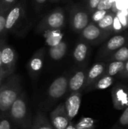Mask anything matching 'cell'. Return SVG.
I'll list each match as a JSON object with an SVG mask.
<instances>
[{
    "instance_id": "obj_1",
    "label": "cell",
    "mask_w": 128,
    "mask_h": 129,
    "mask_svg": "<svg viewBox=\"0 0 128 129\" xmlns=\"http://www.w3.org/2000/svg\"><path fill=\"white\" fill-rule=\"evenodd\" d=\"M21 93L22 85L20 76L13 73L6 77L0 85V111L8 112Z\"/></svg>"
},
{
    "instance_id": "obj_2",
    "label": "cell",
    "mask_w": 128,
    "mask_h": 129,
    "mask_svg": "<svg viewBox=\"0 0 128 129\" xmlns=\"http://www.w3.org/2000/svg\"><path fill=\"white\" fill-rule=\"evenodd\" d=\"M7 113L12 122L17 127L20 129H31L32 119L25 92L22 91Z\"/></svg>"
},
{
    "instance_id": "obj_3",
    "label": "cell",
    "mask_w": 128,
    "mask_h": 129,
    "mask_svg": "<svg viewBox=\"0 0 128 129\" xmlns=\"http://www.w3.org/2000/svg\"><path fill=\"white\" fill-rule=\"evenodd\" d=\"M66 24V14L64 10L57 8L45 16L36 26V31L45 33L53 30H61Z\"/></svg>"
},
{
    "instance_id": "obj_4",
    "label": "cell",
    "mask_w": 128,
    "mask_h": 129,
    "mask_svg": "<svg viewBox=\"0 0 128 129\" xmlns=\"http://www.w3.org/2000/svg\"><path fill=\"white\" fill-rule=\"evenodd\" d=\"M128 42V33H117L108 38L102 45L97 55V61H105L112 54Z\"/></svg>"
},
{
    "instance_id": "obj_5",
    "label": "cell",
    "mask_w": 128,
    "mask_h": 129,
    "mask_svg": "<svg viewBox=\"0 0 128 129\" xmlns=\"http://www.w3.org/2000/svg\"><path fill=\"white\" fill-rule=\"evenodd\" d=\"M69 73H64L53 80L47 91V101L50 103H54L66 94H69Z\"/></svg>"
},
{
    "instance_id": "obj_6",
    "label": "cell",
    "mask_w": 128,
    "mask_h": 129,
    "mask_svg": "<svg viewBox=\"0 0 128 129\" xmlns=\"http://www.w3.org/2000/svg\"><path fill=\"white\" fill-rule=\"evenodd\" d=\"M69 22L71 29L80 33L91 22L90 13L78 5H73L69 10Z\"/></svg>"
},
{
    "instance_id": "obj_7",
    "label": "cell",
    "mask_w": 128,
    "mask_h": 129,
    "mask_svg": "<svg viewBox=\"0 0 128 129\" xmlns=\"http://www.w3.org/2000/svg\"><path fill=\"white\" fill-rule=\"evenodd\" d=\"M81 40L88 43L90 45H97L104 42L111 34L100 29L96 23L90 22L89 24L80 33Z\"/></svg>"
},
{
    "instance_id": "obj_8",
    "label": "cell",
    "mask_w": 128,
    "mask_h": 129,
    "mask_svg": "<svg viewBox=\"0 0 128 129\" xmlns=\"http://www.w3.org/2000/svg\"><path fill=\"white\" fill-rule=\"evenodd\" d=\"M45 54L46 48H41L33 54V55L31 57V58L27 63V71L31 79L33 82H35L38 79L43 70Z\"/></svg>"
},
{
    "instance_id": "obj_9",
    "label": "cell",
    "mask_w": 128,
    "mask_h": 129,
    "mask_svg": "<svg viewBox=\"0 0 128 129\" xmlns=\"http://www.w3.org/2000/svg\"><path fill=\"white\" fill-rule=\"evenodd\" d=\"M1 60L2 70L5 76L8 77V76L14 73L17 60V54L15 49L12 46L8 45L6 42L4 43L2 48Z\"/></svg>"
},
{
    "instance_id": "obj_10",
    "label": "cell",
    "mask_w": 128,
    "mask_h": 129,
    "mask_svg": "<svg viewBox=\"0 0 128 129\" xmlns=\"http://www.w3.org/2000/svg\"><path fill=\"white\" fill-rule=\"evenodd\" d=\"M88 69L86 67H79L69 78V94L73 92H81L84 90Z\"/></svg>"
},
{
    "instance_id": "obj_11",
    "label": "cell",
    "mask_w": 128,
    "mask_h": 129,
    "mask_svg": "<svg viewBox=\"0 0 128 129\" xmlns=\"http://www.w3.org/2000/svg\"><path fill=\"white\" fill-rule=\"evenodd\" d=\"M91 54V45L83 40L79 41L75 46L72 58L79 67H86Z\"/></svg>"
},
{
    "instance_id": "obj_12",
    "label": "cell",
    "mask_w": 128,
    "mask_h": 129,
    "mask_svg": "<svg viewBox=\"0 0 128 129\" xmlns=\"http://www.w3.org/2000/svg\"><path fill=\"white\" fill-rule=\"evenodd\" d=\"M50 122L54 129H65L71 122L66 114L64 104H59L50 114Z\"/></svg>"
},
{
    "instance_id": "obj_13",
    "label": "cell",
    "mask_w": 128,
    "mask_h": 129,
    "mask_svg": "<svg viewBox=\"0 0 128 129\" xmlns=\"http://www.w3.org/2000/svg\"><path fill=\"white\" fill-rule=\"evenodd\" d=\"M112 100L114 107L118 110H124L128 107V87L118 85L112 90Z\"/></svg>"
},
{
    "instance_id": "obj_14",
    "label": "cell",
    "mask_w": 128,
    "mask_h": 129,
    "mask_svg": "<svg viewBox=\"0 0 128 129\" xmlns=\"http://www.w3.org/2000/svg\"><path fill=\"white\" fill-rule=\"evenodd\" d=\"M24 14L23 7L20 3L13 5L7 12L5 20V33L11 31L19 23Z\"/></svg>"
},
{
    "instance_id": "obj_15",
    "label": "cell",
    "mask_w": 128,
    "mask_h": 129,
    "mask_svg": "<svg viewBox=\"0 0 128 129\" xmlns=\"http://www.w3.org/2000/svg\"><path fill=\"white\" fill-rule=\"evenodd\" d=\"M66 114L72 122L78 115L81 104V92H73L69 94L66 101L63 103Z\"/></svg>"
},
{
    "instance_id": "obj_16",
    "label": "cell",
    "mask_w": 128,
    "mask_h": 129,
    "mask_svg": "<svg viewBox=\"0 0 128 129\" xmlns=\"http://www.w3.org/2000/svg\"><path fill=\"white\" fill-rule=\"evenodd\" d=\"M107 63L105 61H97L94 63L87 71L84 90L96 82L100 78L104 76Z\"/></svg>"
},
{
    "instance_id": "obj_17",
    "label": "cell",
    "mask_w": 128,
    "mask_h": 129,
    "mask_svg": "<svg viewBox=\"0 0 128 129\" xmlns=\"http://www.w3.org/2000/svg\"><path fill=\"white\" fill-rule=\"evenodd\" d=\"M68 51V44L66 41H61L58 45L49 47L48 49V54L49 57L54 61H60L64 58Z\"/></svg>"
},
{
    "instance_id": "obj_18",
    "label": "cell",
    "mask_w": 128,
    "mask_h": 129,
    "mask_svg": "<svg viewBox=\"0 0 128 129\" xmlns=\"http://www.w3.org/2000/svg\"><path fill=\"white\" fill-rule=\"evenodd\" d=\"M116 14L114 11H109L106 15L97 23V26L102 30L112 35L114 33V20Z\"/></svg>"
},
{
    "instance_id": "obj_19",
    "label": "cell",
    "mask_w": 128,
    "mask_h": 129,
    "mask_svg": "<svg viewBox=\"0 0 128 129\" xmlns=\"http://www.w3.org/2000/svg\"><path fill=\"white\" fill-rule=\"evenodd\" d=\"M115 81V77L104 75L85 90L87 91H94V90H104L111 87L114 84Z\"/></svg>"
},
{
    "instance_id": "obj_20",
    "label": "cell",
    "mask_w": 128,
    "mask_h": 129,
    "mask_svg": "<svg viewBox=\"0 0 128 129\" xmlns=\"http://www.w3.org/2000/svg\"><path fill=\"white\" fill-rule=\"evenodd\" d=\"M31 129H54L51 125L50 120L47 116L41 112H38L34 119H32V123Z\"/></svg>"
},
{
    "instance_id": "obj_21",
    "label": "cell",
    "mask_w": 128,
    "mask_h": 129,
    "mask_svg": "<svg viewBox=\"0 0 128 129\" xmlns=\"http://www.w3.org/2000/svg\"><path fill=\"white\" fill-rule=\"evenodd\" d=\"M128 60V42L112 54L108 58L105 60L106 63L111 61H120V62H126Z\"/></svg>"
},
{
    "instance_id": "obj_22",
    "label": "cell",
    "mask_w": 128,
    "mask_h": 129,
    "mask_svg": "<svg viewBox=\"0 0 128 129\" xmlns=\"http://www.w3.org/2000/svg\"><path fill=\"white\" fill-rule=\"evenodd\" d=\"M106 69L105 71L104 75L106 76H118L120 75V73L122 72L124 69V62L120 61H111L106 63Z\"/></svg>"
},
{
    "instance_id": "obj_23",
    "label": "cell",
    "mask_w": 128,
    "mask_h": 129,
    "mask_svg": "<svg viewBox=\"0 0 128 129\" xmlns=\"http://www.w3.org/2000/svg\"><path fill=\"white\" fill-rule=\"evenodd\" d=\"M46 43L49 47H53L58 45L61 41H63V34L61 30H53L44 33Z\"/></svg>"
},
{
    "instance_id": "obj_24",
    "label": "cell",
    "mask_w": 128,
    "mask_h": 129,
    "mask_svg": "<svg viewBox=\"0 0 128 129\" xmlns=\"http://www.w3.org/2000/svg\"><path fill=\"white\" fill-rule=\"evenodd\" d=\"M97 122L91 117H82L75 125L76 129H96Z\"/></svg>"
},
{
    "instance_id": "obj_25",
    "label": "cell",
    "mask_w": 128,
    "mask_h": 129,
    "mask_svg": "<svg viewBox=\"0 0 128 129\" xmlns=\"http://www.w3.org/2000/svg\"><path fill=\"white\" fill-rule=\"evenodd\" d=\"M12 121L7 112L0 113V129H13Z\"/></svg>"
},
{
    "instance_id": "obj_26",
    "label": "cell",
    "mask_w": 128,
    "mask_h": 129,
    "mask_svg": "<svg viewBox=\"0 0 128 129\" xmlns=\"http://www.w3.org/2000/svg\"><path fill=\"white\" fill-rule=\"evenodd\" d=\"M117 125L118 126V128L124 129L128 128V107L124 110L118 121Z\"/></svg>"
},
{
    "instance_id": "obj_27",
    "label": "cell",
    "mask_w": 128,
    "mask_h": 129,
    "mask_svg": "<svg viewBox=\"0 0 128 129\" xmlns=\"http://www.w3.org/2000/svg\"><path fill=\"white\" fill-rule=\"evenodd\" d=\"M109 11H102V10H95L91 16V22L94 23H97L100 21L109 12Z\"/></svg>"
},
{
    "instance_id": "obj_28",
    "label": "cell",
    "mask_w": 128,
    "mask_h": 129,
    "mask_svg": "<svg viewBox=\"0 0 128 129\" xmlns=\"http://www.w3.org/2000/svg\"><path fill=\"white\" fill-rule=\"evenodd\" d=\"M113 7H114V1L113 0H100L96 10L111 11V9Z\"/></svg>"
},
{
    "instance_id": "obj_29",
    "label": "cell",
    "mask_w": 128,
    "mask_h": 129,
    "mask_svg": "<svg viewBox=\"0 0 128 129\" xmlns=\"http://www.w3.org/2000/svg\"><path fill=\"white\" fill-rule=\"evenodd\" d=\"M7 12H8L7 11H5L1 8V5H0V39L2 38V36L5 33V27Z\"/></svg>"
},
{
    "instance_id": "obj_30",
    "label": "cell",
    "mask_w": 128,
    "mask_h": 129,
    "mask_svg": "<svg viewBox=\"0 0 128 129\" xmlns=\"http://www.w3.org/2000/svg\"><path fill=\"white\" fill-rule=\"evenodd\" d=\"M17 0H0V5H1V8L8 11V10L15 5Z\"/></svg>"
},
{
    "instance_id": "obj_31",
    "label": "cell",
    "mask_w": 128,
    "mask_h": 129,
    "mask_svg": "<svg viewBox=\"0 0 128 129\" xmlns=\"http://www.w3.org/2000/svg\"><path fill=\"white\" fill-rule=\"evenodd\" d=\"M100 0H88L87 8H88V11L90 14H92L97 9V7L100 2Z\"/></svg>"
},
{
    "instance_id": "obj_32",
    "label": "cell",
    "mask_w": 128,
    "mask_h": 129,
    "mask_svg": "<svg viewBox=\"0 0 128 129\" xmlns=\"http://www.w3.org/2000/svg\"><path fill=\"white\" fill-rule=\"evenodd\" d=\"M118 78L123 79H128V60L126 62H124V69L122 72L120 73V75L118 76Z\"/></svg>"
},
{
    "instance_id": "obj_33",
    "label": "cell",
    "mask_w": 128,
    "mask_h": 129,
    "mask_svg": "<svg viewBox=\"0 0 128 129\" xmlns=\"http://www.w3.org/2000/svg\"><path fill=\"white\" fill-rule=\"evenodd\" d=\"M5 38H1L0 39V74L1 73H4L3 70H2V60H1V53H2V46L4 45V43L5 42Z\"/></svg>"
},
{
    "instance_id": "obj_34",
    "label": "cell",
    "mask_w": 128,
    "mask_h": 129,
    "mask_svg": "<svg viewBox=\"0 0 128 129\" xmlns=\"http://www.w3.org/2000/svg\"><path fill=\"white\" fill-rule=\"evenodd\" d=\"M33 1H34V3H35V5H37V6H42V5H44L46 3V2L48 0H33Z\"/></svg>"
},
{
    "instance_id": "obj_35",
    "label": "cell",
    "mask_w": 128,
    "mask_h": 129,
    "mask_svg": "<svg viewBox=\"0 0 128 129\" xmlns=\"http://www.w3.org/2000/svg\"><path fill=\"white\" fill-rule=\"evenodd\" d=\"M65 129H76L75 128V124L72 122H72H69V125Z\"/></svg>"
},
{
    "instance_id": "obj_36",
    "label": "cell",
    "mask_w": 128,
    "mask_h": 129,
    "mask_svg": "<svg viewBox=\"0 0 128 129\" xmlns=\"http://www.w3.org/2000/svg\"><path fill=\"white\" fill-rule=\"evenodd\" d=\"M7 76H5V73H1L0 74V85H2V83L3 82V81L5 80V79L6 78Z\"/></svg>"
},
{
    "instance_id": "obj_37",
    "label": "cell",
    "mask_w": 128,
    "mask_h": 129,
    "mask_svg": "<svg viewBox=\"0 0 128 129\" xmlns=\"http://www.w3.org/2000/svg\"><path fill=\"white\" fill-rule=\"evenodd\" d=\"M50 2H58L59 0H49Z\"/></svg>"
}]
</instances>
